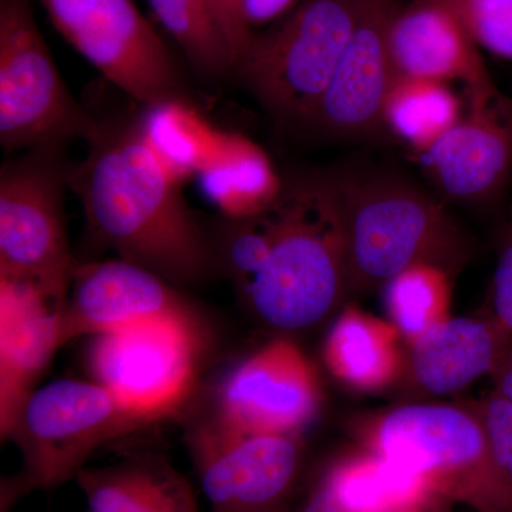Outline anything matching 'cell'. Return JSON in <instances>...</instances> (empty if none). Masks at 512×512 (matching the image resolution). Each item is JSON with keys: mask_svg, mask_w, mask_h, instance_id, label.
<instances>
[{"mask_svg": "<svg viewBox=\"0 0 512 512\" xmlns=\"http://www.w3.org/2000/svg\"><path fill=\"white\" fill-rule=\"evenodd\" d=\"M451 276L440 266L417 264L383 286L390 323L407 343L450 318Z\"/></svg>", "mask_w": 512, "mask_h": 512, "instance_id": "obj_25", "label": "cell"}, {"mask_svg": "<svg viewBox=\"0 0 512 512\" xmlns=\"http://www.w3.org/2000/svg\"><path fill=\"white\" fill-rule=\"evenodd\" d=\"M187 447L211 512H289L303 463L299 434H252L208 419Z\"/></svg>", "mask_w": 512, "mask_h": 512, "instance_id": "obj_11", "label": "cell"}, {"mask_svg": "<svg viewBox=\"0 0 512 512\" xmlns=\"http://www.w3.org/2000/svg\"><path fill=\"white\" fill-rule=\"evenodd\" d=\"M138 126L158 161L181 185L217 158L227 136L184 100L147 107Z\"/></svg>", "mask_w": 512, "mask_h": 512, "instance_id": "obj_23", "label": "cell"}, {"mask_svg": "<svg viewBox=\"0 0 512 512\" xmlns=\"http://www.w3.org/2000/svg\"><path fill=\"white\" fill-rule=\"evenodd\" d=\"M512 345L494 318H448L407 343L402 382L423 396H446L493 376Z\"/></svg>", "mask_w": 512, "mask_h": 512, "instance_id": "obj_17", "label": "cell"}, {"mask_svg": "<svg viewBox=\"0 0 512 512\" xmlns=\"http://www.w3.org/2000/svg\"><path fill=\"white\" fill-rule=\"evenodd\" d=\"M212 10L217 16L222 32L227 37L229 49L234 56L235 72L238 64L247 55L255 35H251L239 18V0H211Z\"/></svg>", "mask_w": 512, "mask_h": 512, "instance_id": "obj_30", "label": "cell"}, {"mask_svg": "<svg viewBox=\"0 0 512 512\" xmlns=\"http://www.w3.org/2000/svg\"><path fill=\"white\" fill-rule=\"evenodd\" d=\"M451 84L396 76L383 109V127L417 156L427 153L463 117Z\"/></svg>", "mask_w": 512, "mask_h": 512, "instance_id": "obj_24", "label": "cell"}, {"mask_svg": "<svg viewBox=\"0 0 512 512\" xmlns=\"http://www.w3.org/2000/svg\"><path fill=\"white\" fill-rule=\"evenodd\" d=\"M356 8L357 0H302L274 29L256 33L237 72L279 123L312 126Z\"/></svg>", "mask_w": 512, "mask_h": 512, "instance_id": "obj_6", "label": "cell"}, {"mask_svg": "<svg viewBox=\"0 0 512 512\" xmlns=\"http://www.w3.org/2000/svg\"><path fill=\"white\" fill-rule=\"evenodd\" d=\"M76 483L90 512H200L190 481L157 454L83 468Z\"/></svg>", "mask_w": 512, "mask_h": 512, "instance_id": "obj_19", "label": "cell"}, {"mask_svg": "<svg viewBox=\"0 0 512 512\" xmlns=\"http://www.w3.org/2000/svg\"><path fill=\"white\" fill-rule=\"evenodd\" d=\"M402 0H357L355 25L312 126L335 137H365L383 127L396 79L390 28Z\"/></svg>", "mask_w": 512, "mask_h": 512, "instance_id": "obj_14", "label": "cell"}, {"mask_svg": "<svg viewBox=\"0 0 512 512\" xmlns=\"http://www.w3.org/2000/svg\"><path fill=\"white\" fill-rule=\"evenodd\" d=\"M396 76L461 83L464 89L494 86L481 49L444 0L403 3L390 28Z\"/></svg>", "mask_w": 512, "mask_h": 512, "instance_id": "obj_16", "label": "cell"}, {"mask_svg": "<svg viewBox=\"0 0 512 512\" xmlns=\"http://www.w3.org/2000/svg\"><path fill=\"white\" fill-rule=\"evenodd\" d=\"M323 480L345 512H389L440 498L412 471L367 448L339 460Z\"/></svg>", "mask_w": 512, "mask_h": 512, "instance_id": "obj_22", "label": "cell"}, {"mask_svg": "<svg viewBox=\"0 0 512 512\" xmlns=\"http://www.w3.org/2000/svg\"><path fill=\"white\" fill-rule=\"evenodd\" d=\"M205 339L197 315L171 316L93 336L87 369L144 424L177 413L191 396Z\"/></svg>", "mask_w": 512, "mask_h": 512, "instance_id": "obj_7", "label": "cell"}, {"mask_svg": "<svg viewBox=\"0 0 512 512\" xmlns=\"http://www.w3.org/2000/svg\"><path fill=\"white\" fill-rule=\"evenodd\" d=\"M350 293L383 288L417 264L460 271L467 241L446 207L390 174L340 177Z\"/></svg>", "mask_w": 512, "mask_h": 512, "instance_id": "obj_3", "label": "cell"}, {"mask_svg": "<svg viewBox=\"0 0 512 512\" xmlns=\"http://www.w3.org/2000/svg\"><path fill=\"white\" fill-rule=\"evenodd\" d=\"M367 450L426 481L437 497L477 512H511L474 403H407L373 421Z\"/></svg>", "mask_w": 512, "mask_h": 512, "instance_id": "obj_5", "label": "cell"}, {"mask_svg": "<svg viewBox=\"0 0 512 512\" xmlns=\"http://www.w3.org/2000/svg\"><path fill=\"white\" fill-rule=\"evenodd\" d=\"M144 426L93 380L62 379L36 389L5 439L18 446L23 466L3 481L2 512L30 491L56 490L76 480L99 448Z\"/></svg>", "mask_w": 512, "mask_h": 512, "instance_id": "obj_4", "label": "cell"}, {"mask_svg": "<svg viewBox=\"0 0 512 512\" xmlns=\"http://www.w3.org/2000/svg\"><path fill=\"white\" fill-rule=\"evenodd\" d=\"M148 5L192 66L207 74L235 70L234 56L211 0H148Z\"/></svg>", "mask_w": 512, "mask_h": 512, "instance_id": "obj_26", "label": "cell"}, {"mask_svg": "<svg viewBox=\"0 0 512 512\" xmlns=\"http://www.w3.org/2000/svg\"><path fill=\"white\" fill-rule=\"evenodd\" d=\"M62 185L40 160L8 164L0 175V279L32 286L59 311L77 268Z\"/></svg>", "mask_w": 512, "mask_h": 512, "instance_id": "obj_10", "label": "cell"}, {"mask_svg": "<svg viewBox=\"0 0 512 512\" xmlns=\"http://www.w3.org/2000/svg\"><path fill=\"white\" fill-rule=\"evenodd\" d=\"M103 127L67 90L30 0H0V143L5 150L96 140Z\"/></svg>", "mask_w": 512, "mask_h": 512, "instance_id": "obj_8", "label": "cell"}, {"mask_svg": "<svg viewBox=\"0 0 512 512\" xmlns=\"http://www.w3.org/2000/svg\"><path fill=\"white\" fill-rule=\"evenodd\" d=\"M481 52L512 62V0H444Z\"/></svg>", "mask_w": 512, "mask_h": 512, "instance_id": "obj_27", "label": "cell"}, {"mask_svg": "<svg viewBox=\"0 0 512 512\" xmlns=\"http://www.w3.org/2000/svg\"><path fill=\"white\" fill-rule=\"evenodd\" d=\"M448 503L443 498H434V500L427 501V503L406 505V507L396 508L389 512H443L441 511L440 504Z\"/></svg>", "mask_w": 512, "mask_h": 512, "instance_id": "obj_34", "label": "cell"}, {"mask_svg": "<svg viewBox=\"0 0 512 512\" xmlns=\"http://www.w3.org/2000/svg\"><path fill=\"white\" fill-rule=\"evenodd\" d=\"M60 315L63 345L171 316L197 315L175 285L131 262L77 265Z\"/></svg>", "mask_w": 512, "mask_h": 512, "instance_id": "obj_15", "label": "cell"}, {"mask_svg": "<svg viewBox=\"0 0 512 512\" xmlns=\"http://www.w3.org/2000/svg\"><path fill=\"white\" fill-rule=\"evenodd\" d=\"M197 180L205 197L231 221L244 220L271 207L286 183L268 154L238 133H227L220 154Z\"/></svg>", "mask_w": 512, "mask_h": 512, "instance_id": "obj_21", "label": "cell"}, {"mask_svg": "<svg viewBox=\"0 0 512 512\" xmlns=\"http://www.w3.org/2000/svg\"><path fill=\"white\" fill-rule=\"evenodd\" d=\"M349 295L340 177L286 181L264 265L239 296L268 328L299 333L332 318Z\"/></svg>", "mask_w": 512, "mask_h": 512, "instance_id": "obj_2", "label": "cell"}, {"mask_svg": "<svg viewBox=\"0 0 512 512\" xmlns=\"http://www.w3.org/2000/svg\"><path fill=\"white\" fill-rule=\"evenodd\" d=\"M60 311L32 286L0 279V433L2 440L62 348Z\"/></svg>", "mask_w": 512, "mask_h": 512, "instance_id": "obj_18", "label": "cell"}, {"mask_svg": "<svg viewBox=\"0 0 512 512\" xmlns=\"http://www.w3.org/2000/svg\"><path fill=\"white\" fill-rule=\"evenodd\" d=\"M474 406L483 420L495 476L512 512V400L494 390Z\"/></svg>", "mask_w": 512, "mask_h": 512, "instance_id": "obj_28", "label": "cell"}, {"mask_svg": "<svg viewBox=\"0 0 512 512\" xmlns=\"http://www.w3.org/2000/svg\"><path fill=\"white\" fill-rule=\"evenodd\" d=\"M70 174L87 227L120 259L174 285L197 284L220 265L181 194L148 147L140 126L104 130Z\"/></svg>", "mask_w": 512, "mask_h": 512, "instance_id": "obj_1", "label": "cell"}, {"mask_svg": "<svg viewBox=\"0 0 512 512\" xmlns=\"http://www.w3.org/2000/svg\"><path fill=\"white\" fill-rule=\"evenodd\" d=\"M491 377L494 380L495 392L512 400V345Z\"/></svg>", "mask_w": 512, "mask_h": 512, "instance_id": "obj_33", "label": "cell"}, {"mask_svg": "<svg viewBox=\"0 0 512 512\" xmlns=\"http://www.w3.org/2000/svg\"><path fill=\"white\" fill-rule=\"evenodd\" d=\"M320 402L315 367L291 340L279 338L229 370L211 416L245 433L301 434Z\"/></svg>", "mask_w": 512, "mask_h": 512, "instance_id": "obj_12", "label": "cell"}, {"mask_svg": "<svg viewBox=\"0 0 512 512\" xmlns=\"http://www.w3.org/2000/svg\"><path fill=\"white\" fill-rule=\"evenodd\" d=\"M400 339L392 323L348 306L329 330L323 357L330 373L346 386L376 392L402 379Z\"/></svg>", "mask_w": 512, "mask_h": 512, "instance_id": "obj_20", "label": "cell"}, {"mask_svg": "<svg viewBox=\"0 0 512 512\" xmlns=\"http://www.w3.org/2000/svg\"><path fill=\"white\" fill-rule=\"evenodd\" d=\"M302 0H239V18L251 35L256 30L284 20Z\"/></svg>", "mask_w": 512, "mask_h": 512, "instance_id": "obj_31", "label": "cell"}, {"mask_svg": "<svg viewBox=\"0 0 512 512\" xmlns=\"http://www.w3.org/2000/svg\"><path fill=\"white\" fill-rule=\"evenodd\" d=\"M296 512H345V510L340 507L335 495L322 477Z\"/></svg>", "mask_w": 512, "mask_h": 512, "instance_id": "obj_32", "label": "cell"}, {"mask_svg": "<svg viewBox=\"0 0 512 512\" xmlns=\"http://www.w3.org/2000/svg\"><path fill=\"white\" fill-rule=\"evenodd\" d=\"M57 32L144 106L183 100L170 50L133 0H39Z\"/></svg>", "mask_w": 512, "mask_h": 512, "instance_id": "obj_9", "label": "cell"}, {"mask_svg": "<svg viewBox=\"0 0 512 512\" xmlns=\"http://www.w3.org/2000/svg\"><path fill=\"white\" fill-rule=\"evenodd\" d=\"M466 94L463 117L419 157L444 198L481 204L503 190L511 174L512 103L495 86Z\"/></svg>", "mask_w": 512, "mask_h": 512, "instance_id": "obj_13", "label": "cell"}, {"mask_svg": "<svg viewBox=\"0 0 512 512\" xmlns=\"http://www.w3.org/2000/svg\"><path fill=\"white\" fill-rule=\"evenodd\" d=\"M491 313L512 333V218L501 241L491 285Z\"/></svg>", "mask_w": 512, "mask_h": 512, "instance_id": "obj_29", "label": "cell"}]
</instances>
